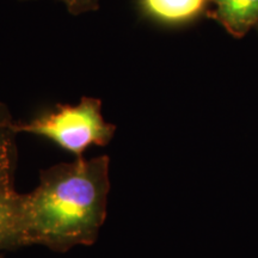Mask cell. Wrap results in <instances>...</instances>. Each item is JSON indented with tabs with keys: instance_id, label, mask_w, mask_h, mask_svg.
I'll return each instance as SVG.
<instances>
[{
	"instance_id": "6da1fadb",
	"label": "cell",
	"mask_w": 258,
	"mask_h": 258,
	"mask_svg": "<svg viewBox=\"0 0 258 258\" xmlns=\"http://www.w3.org/2000/svg\"><path fill=\"white\" fill-rule=\"evenodd\" d=\"M109 166L108 156L82 157L42 171L36 188L22 194L27 246L66 252L95 244L108 213Z\"/></svg>"
},
{
	"instance_id": "7a4b0ae2",
	"label": "cell",
	"mask_w": 258,
	"mask_h": 258,
	"mask_svg": "<svg viewBox=\"0 0 258 258\" xmlns=\"http://www.w3.org/2000/svg\"><path fill=\"white\" fill-rule=\"evenodd\" d=\"M16 133H29L46 138L62 150L82 158L86 148L105 146L112 140L116 125L102 115V102L93 97H83L78 104H57L51 111L16 122Z\"/></svg>"
},
{
	"instance_id": "3957f363",
	"label": "cell",
	"mask_w": 258,
	"mask_h": 258,
	"mask_svg": "<svg viewBox=\"0 0 258 258\" xmlns=\"http://www.w3.org/2000/svg\"><path fill=\"white\" fill-rule=\"evenodd\" d=\"M27 246L24 232L23 195L0 194V252Z\"/></svg>"
},
{
	"instance_id": "277c9868",
	"label": "cell",
	"mask_w": 258,
	"mask_h": 258,
	"mask_svg": "<svg viewBox=\"0 0 258 258\" xmlns=\"http://www.w3.org/2000/svg\"><path fill=\"white\" fill-rule=\"evenodd\" d=\"M15 123L8 106L0 102V194L16 191L18 153Z\"/></svg>"
},
{
	"instance_id": "5b68a950",
	"label": "cell",
	"mask_w": 258,
	"mask_h": 258,
	"mask_svg": "<svg viewBox=\"0 0 258 258\" xmlns=\"http://www.w3.org/2000/svg\"><path fill=\"white\" fill-rule=\"evenodd\" d=\"M215 18L235 37H243L258 24V0H212Z\"/></svg>"
},
{
	"instance_id": "8992f818",
	"label": "cell",
	"mask_w": 258,
	"mask_h": 258,
	"mask_svg": "<svg viewBox=\"0 0 258 258\" xmlns=\"http://www.w3.org/2000/svg\"><path fill=\"white\" fill-rule=\"evenodd\" d=\"M208 0H143L148 15L166 23L189 21L199 15Z\"/></svg>"
},
{
	"instance_id": "52a82bcc",
	"label": "cell",
	"mask_w": 258,
	"mask_h": 258,
	"mask_svg": "<svg viewBox=\"0 0 258 258\" xmlns=\"http://www.w3.org/2000/svg\"><path fill=\"white\" fill-rule=\"evenodd\" d=\"M73 15L85 14L98 8V0H59Z\"/></svg>"
},
{
	"instance_id": "ba28073f",
	"label": "cell",
	"mask_w": 258,
	"mask_h": 258,
	"mask_svg": "<svg viewBox=\"0 0 258 258\" xmlns=\"http://www.w3.org/2000/svg\"><path fill=\"white\" fill-rule=\"evenodd\" d=\"M0 258H4V257H3V256H2V254H0Z\"/></svg>"
},
{
	"instance_id": "9c48e42d",
	"label": "cell",
	"mask_w": 258,
	"mask_h": 258,
	"mask_svg": "<svg viewBox=\"0 0 258 258\" xmlns=\"http://www.w3.org/2000/svg\"><path fill=\"white\" fill-rule=\"evenodd\" d=\"M257 25H258V24H257Z\"/></svg>"
}]
</instances>
